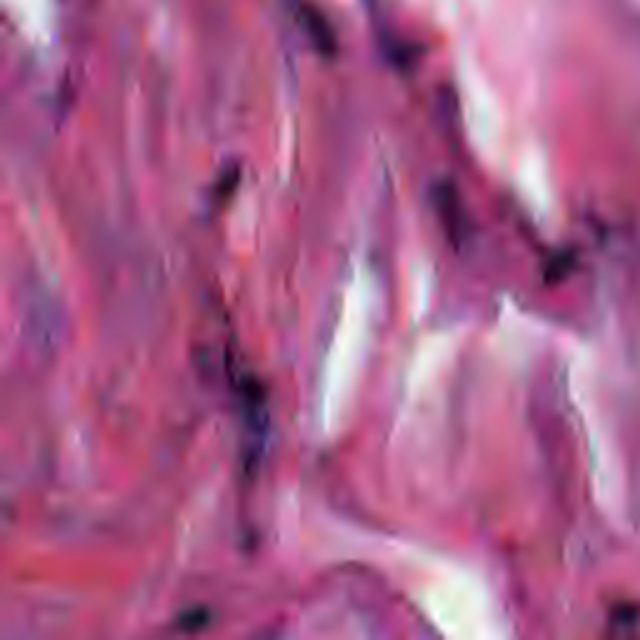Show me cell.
I'll use <instances>...</instances> for the list:
<instances>
[{
	"label": "cell",
	"instance_id": "cell-1",
	"mask_svg": "<svg viewBox=\"0 0 640 640\" xmlns=\"http://www.w3.org/2000/svg\"><path fill=\"white\" fill-rule=\"evenodd\" d=\"M208 610L205 608H193V610H188V613H183L178 618V628L180 630H185V633H195V630H200V628H205V625H208Z\"/></svg>",
	"mask_w": 640,
	"mask_h": 640
}]
</instances>
